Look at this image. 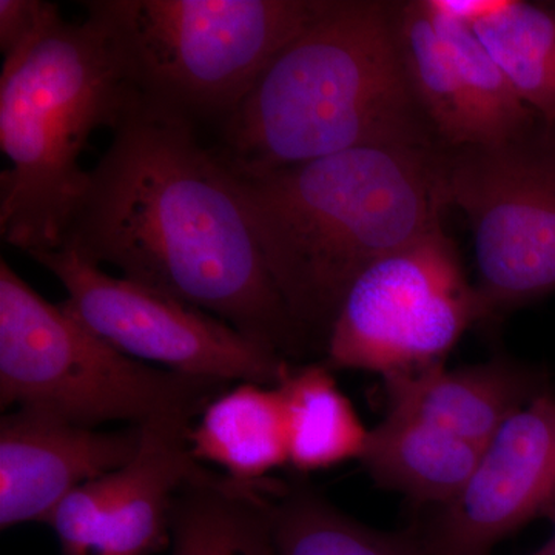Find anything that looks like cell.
<instances>
[{"label": "cell", "mask_w": 555, "mask_h": 555, "mask_svg": "<svg viewBox=\"0 0 555 555\" xmlns=\"http://www.w3.org/2000/svg\"><path fill=\"white\" fill-rule=\"evenodd\" d=\"M532 555H547V553H546L545 547H542V550L537 551V553H535V554H532Z\"/></svg>", "instance_id": "d4e9b609"}, {"label": "cell", "mask_w": 555, "mask_h": 555, "mask_svg": "<svg viewBox=\"0 0 555 555\" xmlns=\"http://www.w3.org/2000/svg\"><path fill=\"white\" fill-rule=\"evenodd\" d=\"M196 418L167 416L142 426L138 454L108 474V500L93 555H152L171 543V516L201 465L189 448Z\"/></svg>", "instance_id": "7c38bea8"}, {"label": "cell", "mask_w": 555, "mask_h": 555, "mask_svg": "<svg viewBox=\"0 0 555 555\" xmlns=\"http://www.w3.org/2000/svg\"><path fill=\"white\" fill-rule=\"evenodd\" d=\"M383 379L387 411L483 448L511 415L543 390L535 374L506 358L452 371L437 363Z\"/></svg>", "instance_id": "4fadbf2b"}, {"label": "cell", "mask_w": 555, "mask_h": 555, "mask_svg": "<svg viewBox=\"0 0 555 555\" xmlns=\"http://www.w3.org/2000/svg\"><path fill=\"white\" fill-rule=\"evenodd\" d=\"M276 481H238L203 463L185 481L171 516V555H276Z\"/></svg>", "instance_id": "5bb4252c"}, {"label": "cell", "mask_w": 555, "mask_h": 555, "mask_svg": "<svg viewBox=\"0 0 555 555\" xmlns=\"http://www.w3.org/2000/svg\"><path fill=\"white\" fill-rule=\"evenodd\" d=\"M228 383L134 360L53 305L0 261V408L36 409L75 425L145 426L198 418Z\"/></svg>", "instance_id": "8992f818"}, {"label": "cell", "mask_w": 555, "mask_h": 555, "mask_svg": "<svg viewBox=\"0 0 555 555\" xmlns=\"http://www.w3.org/2000/svg\"><path fill=\"white\" fill-rule=\"evenodd\" d=\"M141 104L93 17L62 21L0 75V236L31 255L56 250L89 170L80 156L98 129L115 131Z\"/></svg>", "instance_id": "277c9868"}, {"label": "cell", "mask_w": 555, "mask_h": 555, "mask_svg": "<svg viewBox=\"0 0 555 555\" xmlns=\"http://www.w3.org/2000/svg\"><path fill=\"white\" fill-rule=\"evenodd\" d=\"M62 247L221 318L287 361L310 352L232 173L175 113L139 104L113 131Z\"/></svg>", "instance_id": "6da1fadb"}, {"label": "cell", "mask_w": 555, "mask_h": 555, "mask_svg": "<svg viewBox=\"0 0 555 555\" xmlns=\"http://www.w3.org/2000/svg\"><path fill=\"white\" fill-rule=\"evenodd\" d=\"M429 16L454 57L473 119L476 144H499L531 127L539 116L520 100L505 72L473 28L430 13Z\"/></svg>", "instance_id": "44dd1931"}, {"label": "cell", "mask_w": 555, "mask_h": 555, "mask_svg": "<svg viewBox=\"0 0 555 555\" xmlns=\"http://www.w3.org/2000/svg\"><path fill=\"white\" fill-rule=\"evenodd\" d=\"M474 33L540 119L555 124V11L524 0L502 9Z\"/></svg>", "instance_id": "ffe728a7"}, {"label": "cell", "mask_w": 555, "mask_h": 555, "mask_svg": "<svg viewBox=\"0 0 555 555\" xmlns=\"http://www.w3.org/2000/svg\"><path fill=\"white\" fill-rule=\"evenodd\" d=\"M555 506V393L543 389L509 416L465 488L416 529L434 555H489Z\"/></svg>", "instance_id": "30bf717a"}, {"label": "cell", "mask_w": 555, "mask_h": 555, "mask_svg": "<svg viewBox=\"0 0 555 555\" xmlns=\"http://www.w3.org/2000/svg\"><path fill=\"white\" fill-rule=\"evenodd\" d=\"M286 412L288 463L299 473L360 460L369 430L326 364L288 366L278 385Z\"/></svg>", "instance_id": "e0dca14e"}, {"label": "cell", "mask_w": 555, "mask_h": 555, "mask_svg": "<svg viewBox=\"0 0 555 555\" xmlns=\"http://www.w3.org/2000/svg\"><path fill=\"white\" fill-rule=\"evenodd\" d=\"M273 542L276 555H434L416 529L375 531L306 488L278 492Z\"/></svg>", "instance_id": "ac0fdd59"}, {"label": "cell", "mask_w": 555, "mask_h": 555, "mask_svg": "<svg viewBox=\"0 0 555 555\" xmlns=\"http://www.w3.org/2000/svg\"><path fill=\"white\" fill-rule=\"evenodd\" d=\"M62 21L60 7L42 0H0V50L3 61L16 60Z\"/></svg>", "instance_id": "7402d4cb"}, {"label": "cell", "mask_w": 555, "mask_h": 555, "mask_svg": "<svg viewBox=\"0 0 555 555\" xmlns=\"http://www.w3.org/2000/svg\"><path fill=\"white\" fill-rule=\"evenodd\" d=\"M397 11L323 0L218 124L222 163L261 173L371 145H441L409 83Z\"/></svg>", "instance_id": "3957f363"}, {"label": "cell", "mask_w": 555, "mask_h": 555, "mask_svg": "<svg viewBox=\"0 0 555 555\" xmlns=\"http://www.w3.org/2000/svg\"><path fill=\"white\" fill-rule=\"evenodd\" d=\"M483 447L422 422L389 412L369 430L360 462L375 483L414 503L443 506L460 494Z\"/></svg>", "instance_id": "9a60e30c"}, {"label": "cell", "mask_w": 555, "mask_h": 555, "mask_svg": "<svg viewBox=\"0 0 555 555\" xmlns=\"http://www.w3.org/2000/svg\"><path fill=\"white\" fill-rule=\"evenodd\" d=\"M398 38L416 102L443 147L476 144L459 69L423 0L398 2Z\"/></svg>", "instance_id": "d6986e66"}, {"label": "cell", "mask_w": 555, "mask_h": 555, "mask_svg": "<svg viewBox=\"0 0 555 555\" xmlns=\"http://www.w3.org/2000/svg\"><path fill=\"white\" fill-rule=\"evenodd\" d=\"M323 0H90L141 104L198 126L233 112Z\"/></svg>", "instance_id": "5b68a950"}, {"label": "cell", "mask_w": 555, "mask_h": 555, "mask_svg": "<svg viewBox=\"0 0 555 555\" xmlns=\"http://www.w3.org/2000/svg\"><path fill=\"white\" fill-rule=\"evenodd\" d=\"M142 426L104 430L49 412L14 409L0 420V528L43 521L87 481L129 465Z\"/></svg>", "instance_id": "8fae6325"}, {"label": "cell", "mask_w": 555, "mask_h": 555, "mask_svg": "<svg viewBox=\"0 0 555 555\" xmlns=\"http://www.w3.org/2000/svg\"><path fill=\"white\" fill-rule=\"evenodd\" d=\"M67 291L64 305L134 360L188 377L278 386L291 361L206 310L104 272L72 248L28 255Z\"/></svg>", "instance_id": "9c48e42d"}, {"label": "cell", "mask_w": 555, "mask_h": 555, "mask_svg": "<svg viewBox=\"0 0 555 555\" xmlns=\"http://www.w3.org/2000/svg\"><path fill=\"white\" fill-rule=\"evenodd\" d=\"M444 184L473 230L485 320L555 292V124L444 149Z\"/></svg>", "instance_id": "52a82bcc"}, {"label": "cell", "mask_w": 555, "mask_h": 555, "mask_svg": "<svg viewBox=\"0 0 555 555\" xmlns=\"http://www.w3.org/2000/svg\"><path fill=\"white\" fill-rule=\"evenodd\" d=\"M433 16L473 28L502 9L505 0H423Z\"/></svg>", "instance_id": "603a6c76"}, {"label": "cell", "mask_w": 555, "mask_h": 555, "mask_svg": "<svg viewBox=\"0 0 555 555\" xmlns=\"http://www.w3.org/2000/svg\"><path fill=\"white\" fill-rule=\"evenodd\" d=\"M193 459L233 480H266L288 463L286 412L280 387L240 383L222 390L189 430Z\"/></svg>", "instance_id": "2e32d148"}, {"label": "cell", "mask_w": 555, "mask_h": 555, "mask_svg": "<svg viewBox=\"0 0 555 555\" xmlns=\"http://www.w3.org/2000/svg\"><path fill=\"white\" fill-rule=\"evenodd\" d=\"M546 517L551 521V526H553V535H551L550 542L543 547H545L547 555H555V506Z\"/></svg>", "instance_id": "cb8c5ba5"}, {"label": "cell", "mask_w": 555, "mask_h": 555, "mask_svg": "<svg viewBox=\"0 0 555 555\" xmlns=\"http://www.w3.org/2000/svg\"><path fill=\"white\" fill-rule=\"evenodd\" d=\"M485 320L454 241L437 225L353 281L326 341L324 364L389 375L444 363Z\"/></svg>", "instance_id": "ba28073f"}, {"label": "cell", "mask_w": 555, "mask_h": 555, "mask_svg": "<svg viewBox=\"0 0 555 555\" xmlns=\"http://www.w3.org/2000/svg\"><path fill=\"white\" fill-rule=\"evenodd\" d=\"M444 149L371 145L261 173L228 167L309 350L324 353L347 291L369 266L441 225Z\"/></svg>", "instance_id": "7a4b0ae2"}]
</instances>
